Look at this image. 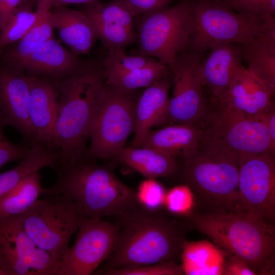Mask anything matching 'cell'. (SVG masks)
<instances>
[{
  "label": "cell",
  "instance_id": "6da1fadb",
  "mask_svg": "<svg viewBox=\"0 0 275 275\" xmlns=\"http://www.w3.org/2000/svg\"><path fill=\"white\" fill-rule=\"evenodd\" d=\"M118 217L120 221L115 248L95 274L180 259L186 240L183 223L161 210L151 211L139 205Z\"/></svg>",
  "mask_w": 275,
  "mask_h": 275
},
{
  "label": "cell",
  "instance_id": "7a4b0ae2",
  "mask_svg": "<svg viewBox=\"0 0 275 275\" xmlns=\"http://www.w3.org/2000/svg\"><path fill=\"white\" fill-rule=\"evenodd\" d=\"M54 82L59 93L54 145L60 154V165L86 155V143L106 84L101 61L96 60Z\"/></svg>",
  "mask_w": 275,
  "mask_h": 275
},
{
  "label": "cell",
  "instance_id": "3957f363",
  "mask_svg": "<svg viewBox=\"0 0 275 275\" xmlns=\"http://www.w3.org/2000/svg\"><path fill=\"white\" fill-rule=\"evenodd\" d=\"M94 160L86 155L58 166L56 182L42 195H66L91 218L119 216L137 206L135 191Z\"/></svg>",
  "mask_w": 275,
  "mask_h": 275
},
{
  "label": "cell",
  "instance_id": "277c9868",
  "mask_svg": "<svg viewBox=\"0 0 275 275\" xmlns=\"http://www.w3.org/2000/svg\"><path fill=\"white\" fill-rule=\"evenodd\" d=\"M187 218L219 248L244 260L256 275L274 274V225L246 212H194Z\"/></svg>",
  "mask_w": 275,
  "mask_h": 275
},
{
  "label": "cell",
  "instance_id": "5b68a950",
  "mask_svg": "<svg viewBox=\"0 0 275 275\" xmlns=\"http://www.w3.org/2000/svg\"><path fill=\"white\" fill-rule=\"evenodd\" d=\"M183 176L207 211L245 213L238 189V156L200 144L183 157Z\"/></svg>",
  "mask_w": 275,
  "mask_h": 275
},
{
  "label": "cell",
  "instance_id": "8992f818",
  "mask_svg": "<svg viewBox=\"0 0 275 275\" xmlns=\"http://www.w3.org/2000/svg\"><path fill=\"white\" fill-rule=\"evenodd\" d=\"M191 0L140 16L136 41L139 54L151 57L171 68L190 44L194 30Z\"/></svg>",
  "mask_w": 275,
  "mask_h": 275
},
{
  "label": "cell",
  "instance_id": "52a82bcc",
  "mask_svg": "<svg viewBox=\"0 0 275 275\" xmlns=\"http://www.w3.org/2000/svg\"><path fill=\"white\" fill-rule=\"evenodd\" d=\"M42 195L21 214L23 226L36 245L59 262L84 216L69 197L61 194Z\"/></svg>",
  "mask_w": 275,
  "mask_h": 275
},
{
  "label": "cell",
  "instance_id": "ba28073f",
  "mask_svg": "<svg viewBox=\"0 0 275 275\" xmlns=\"http://www.w3.org/2000/svg\"><path fill=\"white\" fill-rule=\"evenodd\" d=\"M216 107L208 108L201 121V144L229 152L242 154L271 152L270 139L265 122L248 117L230 106L216 101Z\"/></svg>",
  "mask_w": 275,
  "mask_h": 275
},
{
  "label": "cell",
  "instance_id": "9c48e42d",
  "mask_svg": "<svg viewBox=\"0 0 275 275\" xmlns=\"http://www.w3.org/2000/svg\"><path fill=\"white\" fill-rule=\"evenodd\" d=\"M194 30L187 48L200 58L229 43H244L259 35L266 20L237 13L212 0H191Z\"/></svg>",
  "mask_w": 275,
  "mask_h": 275
},
{
  "label": "cell",
  "instance_id": "30bf717a",
  "mask_svg": "<svg viewBox=\"0 0 275 275\" xmlns=\"http://www.w3.org/2000/svg\"><path fill=\"white\" fill-rule=\"evenodd\" d=\"M134 91L106 84L91 130L88 157L94 159L113 157L125 147L135 129L138 99Z\"/></svg>",
  "mask_w": 275,
  "mask_h": 275
},
{
  "label": "cell",
  "instance_id": "8fae6325",
  "mask_svg": "<svg viewBox=\"0 0 275 275\" xmlns=\"http://www.w3.org/2000/svg\"><path fill=\"white\" fill-rule=\"evenodd\" d=\"M117 224L83 217L74 243L58 262L57 275H90L112 254L118 235Z\"/></svg>",
  "mask_w": 275,
  "mask_h": 275
},
{
  "label": "cell",
  "instance_id": "7c38bea8",
  "mask_svg": "<svg viewBox=\"0 0 275 275\" xmlns=\"http://www.w3.org/2000/svg\"><path fill=\"white\" fill-rule=\"evenodd\" d=\"M0 266L7 275H57L58 262L29 237L20 214L0 218Z\"/></svg>",
  "mask_w": 275,
  "mask_h": 275
},
{
  "label": "cell",
  "instance_id": "4fadbf2b",
  "mask_svg": "<svg viewBox=\"0 0 275 275\" xmlns=\"http://www.w3.org/2000/svg\"><path fill=\"white\" fill-rule=\"evenodd\" d=\"M238 189L245 212L274 225V156L242 154L238 156Z\"/></svg>",
  "mask_w": 275,
  "mask_h": 275
},
{
  "label": "cell",
  "instance_id": "5bb4252c",
  "mask_svg": "<svg viewBox=\"0 0 275 275\" xmlns=\"http://www.w3.org/2000/svg\"><path fill=\"white\" fill-rule=\"evenodd\" d=\"M201 58L188 49L180 53L170 68L174 90L170 99L166 121L172 123L197 124L208 110L198 71Z\"/></svg>",
  "mask_w": 275,
  "mask_h": 275
},
{
  "label": "cell",
  "instance_id": "9a60e30c",
  "mask_svg": "<svg viewBox=\"0 0 275 275\" xmlns=\"http://www.w3.org/2000/svg\"><path fill=\"white\" fill-rule=\"evenodd\" d=\"M30 94L24 70L0 62V115L29 145L36 141L29 119Z\"/></svg>",
  "mask_w": 275,
  "mask_h": 275
},
{
  "label": "cell",
  "instance_id": "2e32d148",
  "mask_svg": "<svg viewBox=\"0 0 275 275\" xmlns=\"http://www.w3.org/2000/svg\"><path fill=\"white\" fill-rule=\"evenodd\" d=\"M29 77V119L36 140L57 150L54 130L58 116L59 93L55 82L43 77Z\"/></svg>",
  "mask_w": 275,
  "mask_h": 275
},
{
  "label": "cell",
  "instance_id": "e0dca14e",
  "mask_svg": "<svg viewBox=\"0 0 275 275\" xmlns=\"http://www.w3.org/2000/svg\"><path fill=\"white\" fill-rule=\"evenodd\" d=\"M209 50L208 55L199 62L198 71L203 86L208 87L215 101L219 102L244 67L240 44H222Z\"/></svg>",
  "mask_w": 275,
  "mask_h": 275
},
{
  "label": "cell",
  "instance_id": "ac0fdd59",
  "mask_svg": "<svg viewBox=\"0 0 275 275\" xmlns=\"http://www.w3.org/2000/svg\"><path fill=\"white\" fill-rule=\"evenodd\" d=\"M87 62L63 47L53 36L33 51L25 62L23 69L29 76L55 81L75 72Z\"/></svg>",
  "mask_w": 275,
  "mask_h": 275
},
{
  "label": "cell",
  "instance_id": "d6986e66",
  "mask_svg": "<svg viewBox=\"0 0 275 275\" xmlns=\"http://www.w3.org/2000/svg\"><path fill=\"white\" fill-rule=\"evenodd\" d=\"M274 94L244 67L224 98L217 102L232 107L248 117L259 119L274 103L271 100Z\"/></svg>",
  "mask_w": 275,
  "mask_h": 275
},
{
  "label": "cell",
  "instance_id": "ffe728a7",
  "mask_svg": "<svg viewBox=\"0 0 275 275\" xmlns=\"http://www.w3.org/2000/svg\"><path fill=\"white\" fill-rule=\"evenodd\" d=\"M169 76L146 88L138 99L135 107L134 136L130 147H138L153 127L166 122L170 101Z\"/></svg>",
  "mask_w": 275,
  "mask_h": 275
},
{
  "label": "cell",
  "instance_id": "44dd1931",
  "mask_svg": "<svg viewBox=\"0 0 275 275\" xmlns=\"http://www.w3.org/2000/svg\"><path fill=\"white\" fill-rule=\"evenodd\" d=\"M242 61L252 74L275 91V18L266 20L263 31L240 44Z\"/></svg>",
  "mask_w": 275,
  "mask_h": 275
},
{
  "label": "cell",
  "instance_id": "7402d4cb",
  "mask_svg": "<svg viewBox=\"0 0 275 275\" xmlns=\"http://www.w3.org/2000/svg\"><path fill=\"white\" fill-rule=\"evenodd\" d=\"M50 13L54 28L70 50L78 56L89 54L97 38L88 17L63 6L52 8Z\"/></svg>",
  "mask_w": 275,
  "mask_h": 275
},
{
  "label": "cell",
  "instance_id": "603a6c76",
  "mask_svg": "<svg viewBox=\"0 0 275 275\" xmlns=\"http://www.w3.org/2000/svg\"><path fill=\"white\" fill-rule=\"evenodd\" d=\"M203 133L200 123H174L159 129H151L138 147H154L183 157L199 146Z\"/></svg>",
  "mask_w": 275,
  "mask_h": 275
},
{
  "label": "cell",
  "instance_id": "cb8c5ba5",
  "mask_svg": "<svg viewBox=\"0 0 275 275\" xmlns=\"http://www.w3.org/2000/svg\"><path fill=\"white\" fill-rule=\"evenodd\" d=\"M113 157L146 178L167 176L178 168L176 156L152 147H124Z\"/></svg>",
  "mask_w": 275,
  "mask_h": 275
},
{
  "label": "cell",
  "instance_id": "d4e9b609",
  "mask_svg": "<svg viewBox=\"0 0 275 275\" xmlns=\"http://www.w3.org/2000/svg\"><path fill=\"white\" fill-rule=\"evenodd\" d=\"M227 253L206 240L183 242L180 259L183 274L222 275Z\"/></svg>",
  "mask_w": 275,
  "mask_h": 275
},
{
  "label": "cell",
  "instance_id": "484cf974",
  "mask_svg": "<svg viewBox=\"0 0 275 275\" xmlns=\"http://www.w3.org/2000/svg\"><path fill=\"white\" fill-rule=\"evenodd\" d=\"M59 160L58 151L39 142H33L27 156L15 167L0 174V200L29 175L46 167L54 170Z\"/></svg>",
  "mask_w": 275,
  "mask_h": 275
},
{
  "label": "cell",
  "instance_id": "4316f807",
  "mask_svg": "<svg viewBox=\"0 0 275 275\" xmlns=\"http://www.w3.org/2000/svg\"><path fill=\"white\" fill-rule=\"evenodd\" d=\"M80 11L90 19L96 38L108 50L125 49L136 41V32L129 31L106 13L100 1L84 5Z\"/></svg>",
  "mask_w": 275,
  "mask_h": 275
},
{
  "label": "cell",
  "instance_id": "83f0119b",
  "mask_svg": "<svg viewBox=\"0 0 275 275\" xmlns=\"http://www.w3.org/2000/svg\"><path fill=\"white\" fill-rule=\"evenodd\" d=\"M41 9L42 12L39 19L25 35L0 52V62L23 69L25 62L33 51L53 36L50 10Z\"/></svg>",
  "mask_w": 275,
  "mask_h": 275
},
{
  "label": "cell",
  "instance_id": "f1b7e54d",
  "mask_svg": "<svg viewBox=\"0 0 275 275\" xmlns=\"http://www.w3.org/2000/svg\"><path fill=\"white\" fill-rule=\"evenodd\" d=\"M41 175L39 172L24 178L0 200V218L20 215L26 211L42 194Z\"/></svg>",
  "mask_w": 275,
  "mask_h": 275
},
{
  "label": "cell",
  "instance_id": "f546056e",
  "mask_svg": "<svg viewBox=\"0 0 275 275\" xmlns=\"http://www.w3.org/2000/svg\"><path fill=\"white\" fill-rule=\"evenodd\" d=\"M103 75L107 85L124 91H134L169 76L171 71L167 65L156 60L142 68L125 72L103 71Z\"/></svg>",
  "mask_w": 275,
  "mask_h": 275
},
{
  "label": "cell",
  "instance_id": "4dcf8cb0",
  "mask_svg": "<svg viewBox=\"0 0 275 275\" xmlns=\"http://www.w3.org/2000/svg\"><path fill=\"white\" fill-rule=\"evenodd\" d=\"M34 4L33 0H28L0 32V52L21 39L39 19L42 9L37 8L34 11Z\"/></svg>",
  "mask_w": 275,
  "mask_h": 275
},
{
  "label": "cell",
  "instance_id": "1f68e13d",
  "mask_svg": "<svg viewBox=\"0 0 275 275\" xmlns=\"http://www.w3.org/2000/svg\"><path fill=\"white\" fill-rule=\"evenodd\" d=\"M156 60L142 55H129L125 49L108 50L101 61L103 72H125L145 67Z\"/></svg>",
  "mask_w": 275,
  "mask_h": 275
},
{
  "label": "cell",
  "instance_id": "d6a6232c",
  "mask_svg": "<svg viewBox=\"0 0 275 275\" xmlns=\"http://www.w3.org/2000/svg\"><path fill=\"white\" fill-rule=\"evenodd\" d=\"M196 196L187 185L176 186L167 191L164 207L171 215L189 217L194 212Z\"/></svg>",
  "mask_w": 275,
  "mask_h": 275
},
{
  "label": "cell",
  "instance_id": "836d02e7",
  "mask_svg": "<svg viewBox=\"0 0 275 275\" xmlns=\"http://www.w3.org/2000/svg\"><path fill=\"white\" fill-rule=\"evenodd\" d=\"M214 2L235 12L264 21L274 17L275 0H222Z\"/></svg>",
  "mask_w": 275,
  "mask_h": 275
},
{
  "label": "cell",
  "instance_id": "e575fe53",
  "mask_svg": "<svg viewBox=\"0 0 275 275\" xmlns=\"http://www.w3.org/2000/svg\"><path fill=\"white\" fill-rule=\"evenodd\" d=\"M167 191L155 178H146L135 191L138 205L147 210L157 211L164 207Z\"/></svg>",
  "mask_w": 275,
  "mask_h": 275
},
{
  "label": "cell",
  "instance_id": "d590c367",
  "mask_svg": "<svg viewBox=\"0 0 275 275\" xmlns=\"http://www.w3.org/2000/svg\"><path fill=\"white\" fill-rule=\"evenodd\" d=\"M104 275H182L180 264L176 261H167L152 264L112 269L101 272Z\"/></svg>",
  "mask_w": 275,
  "mask_h": 275
},
{
  "label": "cell",
  "instance_id": "8d00e7d4",
  "mask_svg": "<svg viewBox=\"0 0 275 275\" xmlns=\"http://www.w3.org/2000/svg\"><path fill=\"white\" fill-rule=\"evenodd\" d=\"M6 126V123L0 115V168L11 162L21 160L30 151V145L15 144L6 138L4 132Z\"/></svg>",
  "mask_w": 275,
  "mask_h": 275
},
{
  "label": "cell",
  "instance_id": "74e56055",
  "mask_svg": "<svg viewBox=\"0 0 275 275\" xmlns=\"http://www.w3.org/2000/svg\"><path fill=\"white\" fill-rule=\"evenodd\" d=\"M135 17L169 7L174 0H120Z\"/></svg>",
  "mask_w": 275,
  "mask_h": 275
},
{
  "label": "cell",
  "instance_id": "f35d334b",
  "mask_svg": "<svg viewBox=\"0 0 275 275\" xmlns=\"http://www.w3.org/2000/svg\"><path fill=\"white\" fill-rule=\"evenodd\" d=\"M223 275H256L242 258L227 253L223 270Z\"/></svg>",
  "mask_w": 275,
  "mask_h": 275
},
{
  "label": "cell",
  "instance_id": "ab89813d",
  "mask_svg": "<svg viewBox=\"0 0 275 275\" xmlns=\"http://www.w3.org/2000/svg\"><path fill=\"white\" fill-rule=\"evenodd\" d=\"M28 0H0V32Z\"/></svg>",
  "mask_w": 275,
  "mask_h": 275
},
{
  "label": "cell",
  "instance_id": "60d3db41",
  "mask_svg": "<svg viewBox=\"0 0 275 275\" xmlns=\"http://www.w3.org/2000/svg\"><path fill=\"white\" fill-rule=\"evenodd\" d=\"M265 123L269 132L271 150L275 153V108L274 103L260 117Z\"/></svg>",
  "mask_w": 275,
  "mask_h": 275
},
{
  "label": "cell",
  "instance_id": "b9f144b4",
  "mask_svg": "<svg viewBox=\"0 0 275 275\" xmlns=\"http://www.w3.org/2000/svg\"><path fill=\"white\" fill-rule=\"evenodd\" d=\"M37 8L51 10L52 8L67 4H82L94 3L100 0H33Z\"/></svg>",
  "mask_w": 275,
  "mask_h": 275
},
{
  "label": "cell",
  "instance_id": "7bdbcfd3",
  "mask_svg": "<svg viewBox=\"0 0 275 275\" xmlns=\"http://www.w3.org/2000/svg\"><path fill=\"white\" fill-rule=\"evenodd\" d=\"M0 275H7V272L0 266Z\"/></svg>",
  "mask_w": 275,
  "mask_h": 275
},
{
  "label": "cell",
  "instance_id": "ee69618b",
  "mask_svg": "<svg viewBox=\"0 0 275 275\" xmlns=\"http://www.w3.org/2000/svg\"><path fill=\"white\" fill-rule=\"evenodd\" d=\"M212 1H222V0H212Z\"/></svg>",
  "mask_w": 275,
  "mask_h": 275
}]
</instances>
